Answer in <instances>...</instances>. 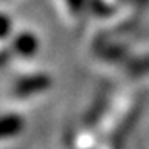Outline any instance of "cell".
Here are the masks:
<instances>
[{"label":"cell","mask_w":149,"mask_h":149,"mask_svg":"<svg viewBox=\"0 0 149 149\" xmlns=\"http://www.w3.org/2000/svg\"><path fill=\"white\" fill-rule=\"evenodd\" d=\"M25 129V119L20 114H0V141L15 138Z\"/></svg>","instance_id":"3957f363"},{"label":"cell","mask_w":149,"mask_h":149,"mask_svg":"<svg viewBox=\"0 0 149 149\" xmlns=\"http://www.w3.org/2000/svg\"><path fill=\"white\" fill-rule=\"evenodd\" d=\"M38 38L32 32H20L12 38V52L18 56L30 58L38 52Z\"/></svg>","instance_id":"7a4b0ae2"},{"label":"cell","mask_w":149,"mask_h":149,"mask_svg":"<svg viewBox=\"0 0 149 149\" xmlns=\"http://www.w3.org/2000/svg\"><path fill=\"white\" fill-rule=\"evenodd\" d=\"M12 32H13V23H12V18L7 15V13L0 12V40L8 38Z\"/></svg>","instance_id":"277c9868"},{"label":"cell","mask_w":149,"mask_h":149,"mask_svg":"<svg viewBox=\"0 0 149 149\" xmlns=\"http://www.w3.org/2000/svg\"><path fill=\"white\" fill-rule=\"evenodd\" d=\"M52 85V78L45 73H37V74H25L15 81L13 85V95L18 98H27L33 96L38 93L47 91Z\"/></svg>","instance_id":"6da1fadb"}]
</instances>
